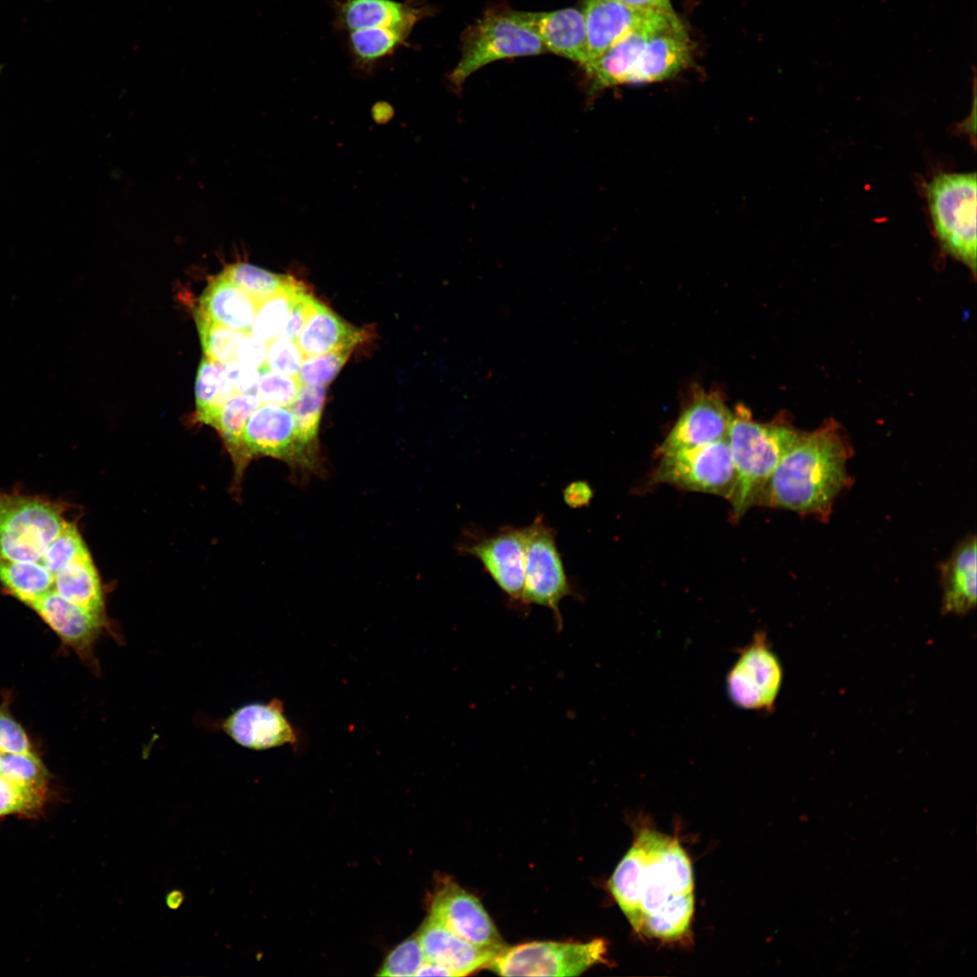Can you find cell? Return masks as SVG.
I'll use <instances>...</instances> for the list:
<instances>
[{
	"instance_id": "16",
	"label": "cell",
	"mask_w": 977,
	"mask_h": 977,
	"mask_svg": "<svg viewBox=\"0 0 977 977\" xmlns=\"http://www.w3.org/2000/svg\"><path fill=\"white\" fill-rule=\"evenodd\" d=\"M733 413L716 393L699 392L679 415L658 450L673 452L727 438Z\"/></svg>"
},
{
	"instance_id": "40",
	"label": "cell",
	"mask_w": 977,
	"mask_h": 977,
	"mask_svg": "<svg viewBox=\"0 0 977 977\" xmlns=\"http://www.w3.org/2000/svg\"><path fill=\"white\" fill-rule=\"evenodd\" d=\"M302 384L298 376L280 375L263 369L261 371L256 394L262 403L289 407L296 399Z\"/></svg>"
},
{
	"instance_id": "44",
	"label": "cell",
	"mask_w": 977,
	"mask_h": 977,
	"mask_svg": "<svg viewBox=\"0 0 977 977\" xmlns=\"http://www.w3.org/2000/svg\"><path fill=\"white\" fill-rule=\"evenodd\" d=\"M236 393L254 394L261 376V370L232 360L220 364Z\"/></svg>"
},
{
	"instance_id": "33",
	"label": "cell",
	"mask_w": 977,
	"mask_h": 977,
	"mask_svg": "<svg viewBox=\"0 0 977 977\" xmlns=\"http://www.w3.org/2000/svg\"><path fill=\"white\" fill-rule=\"evenodd\" d=\"M305 286L297 280L287 289L258 303L251 333L270 343L279 337L297 293Z\"/></svg>"
},
{
	"instance_id": "14",
	"label": "cell",
	"mask_w": 977,
	"mask_h": 977,
	"mask_svg": "<svg viewBox=\"0 0 977 977\" xmlns=\"http://www.w3.org/2000/svg\"><path fill=\"white\" fill-rule=\"evenodd\" d=\"M30 607L94 670L99 669V666L93 647L102 632L107 631L116 641L122 642V637L109 621L65 600L54 590L34 601Z\"/></svg>"
},
{
	"instance_id": "22",
	"label": "cell",
	"mask_w": 977,
	"mask_h": 977,
	"mask_svg": "<svg viewBox=\"0 0 977 977\" xmlns=\"http://www.w3.org/2000/svg\"><path fill=\"white\" fill-rule=\"evenodd\" d=\"M648 14L633 10L620 0H584L586 66L636 27Z\"/></svg>"
},
{
	"instance_id": "38",
	"label": "cell",
	"mask_w": 977,
	"mask_h": 977,
	"mask_svg": "<svg viewBox=\"0 0 977 977\" xmlns=\"http://www.w3.org/2000/svg\"><path fill=\"white\" fill-rule=\"evenodd\" d=\"M47 792L16 784L0 775V817L36 815L45 803Z\"/></svg>"
},
{
	"instance_id": "18",
	"label": "cell",
	"mask_w": 977,
	"mask_h": 977,
	"mask_svg": "<svg viewBox=\"0 0 977 977\" xmlns=\"http://www.w3.org/2000/svg\"><path fill=\"white\" fill-rule=\"evenodd\" d=\"M677 14L649 13L644 19L583 70L591 91L628 84L631 73L649 37Z\"/></svg>"
},
{
	"instance_id": "28",
	"label": "cell",
	"mask_w": 977,
	"mask_h": 977,
	"mask_svg": "<svg viewBox=\"0 0 977 977\" xmlns=\"http://www.w3.org/2000/svg\"><path fill=\"white\" fill-rule=\"evenodd\" d=\"M237 394L220 364L202 359L195 381L197 419L213 426L223 407Z\"/></svg>"
},
{
	"instance_id": "2",
	"label": "cell",
	"mask_w": 977,
	"mask_h": 977,
	"mask_svg": "<svg viewBox=\"0 0 977 977\" xmlns=\"http://www.w3.org/2000/svg\"><path fill=\"white\" fill-rule=\"evenodd\" d=\"M852 448L834 419L802 432L767 481L758 505L825 519L847 487V460Z\"/></svg>"
},
{
	"instance_id": "27",
	"label": "cell",
	"mask_w": 977,
	"mask_h": 977,
	"mask_svg": "<svg viewBox=\"0 0 977 977\" xmlns=\"http://www.w3.org/2000/svg\"><path fill=\"white\" fill-rule=\"evenodd\" d=\"M262 403L256 393L235 394L223 407L215 422V428L223 438L233 462L235 475L241 479L251 460L243 441L246 422L251 413Z\"/></svg>"
},
{
	"instance_id": "3",
	"label": "cell",
	"mask_w": 977,
	"mask_h": 977,
	"mask_svg": "<svg viewBox=\"0 0 977 977\" xmlns=\"http://www.w3.org/2000/svg\"><path fill=\"white\" fill-rule=\"evenodd\" d=\"M801 432L783 420L758 422L746 407H735L727 435L735 470L728 500L735 519L758 505L767 481Z\"/></svg>"
},
{
	"instance_id": "37",
	"label": "cell",
	"mask_w": 977,
	"mask_h": 977,
	"mask_svg": "<svg viewBox=\"0 0 977 977\" xmlns=\"http://www.w3.org/2000/svg\"><path fill=\"white\" fill-rule=\"evenodd\" d=\"M88 551L77 526L67 521L39 562L54 575L63 566Z\"/></svg>"
},
{
	"instance_id": "23",
	"label": "cell",
	"mask_w": 977,
	"mask_h": 977,
	"mask_svg": "<svg viewBox=\"0 0 977 977\" xmlns=\"http://www.w3.org/2000/svg\"><path fill=\"white\" fill-rule=\"evenodd\" d=\"M944 612L964 614L976 605V538L966 536L941 566Z\"/></svg>"
},
{
	"instance_id": "36",
	"label": "cell",
	"mask_w": 977,
	"mask_h": 977,
	"mask_svg": "<svg viewBox=\"0 0 977 977\" xmlns=\"http://www.w3.org/2000/svg\"><path fill=\"white\" fill-rule=\"evenodd\" d=\"M0 775L16 784L47 792L48 773L33 753L3 754Z\"/></svg>"
},
{
	"instance_id": "31",
	"label": "cell",
	"mask_w": 977,
	"mask_h": 977,
	"mask_svg": "<svg viewBox=\"0 0 977 977\" xmlns=\"http://www.w3.org/2000/svg\"><path fill=\"white\" fill-rule=\"evenodd\" d=\"M326 394L327 385L302 384L296 399L289 406L301 443L319 460L318 429Z\"/></svg>"
},
{
	"instance_id": "5",
	"label": "cell",
	"mask_w": 977,
	"mask_h": 977,
	"mask_svg": "<svg viewBox=\"0 0 977 977\" xmlns=\"http://www.w3.org/2000/svg\"><path fill=\"white\" fill-rule=\"evenodd\" d=\"M545 52L541 39L517 11L491 9L464 31L461 56L449 81L460 89L470 75L491 62Z\"/></svg>"
},
{
	"instance_id": "9",
	"label": "cell",
	"mask_w": 977,
	"mask_h": 977,
	"mask_svg": "<svg viewBox=\"0 0 977 977\" xmlns=\"http://www.w3.org/2000/svg\"><path fill=\"white\" fill-rule=\"evenodd\" d=\"M650 483L728 499L735 484V470L727 438L659 455Z\"/></svg>"
},
{
	"instance_id": "6",
	"label": "cell",
	"mask_w": 977,
	"mask_h": 977,
	"mask_svg": "<svg viewBox=\"0 0 977 977\" xmlns=\"http://www.w3.org/2000/svg\"><path fill=\"white\" fill-rule=\"evenodd\" d=\"M63 513L57 501L0 492V558L39 561L67 522Z\"/></svg>"
},
{
	"instance_id": "1",
	"label": "cell",
	"mask_w": 977,
	"mask_h": 977,
	"mask_svg": "<svg viewBox=\"0 0 977 977\" xmlns=\"http://www.w3.org/2000/svg\"><path fill=\"white\" fill-rule=\"evenodd\" d=\"M608 886L638 934L675 941L688 933L694 915V878L689 858L675 838L640 830Z\"/></svg>"
},
{
	"instance_id": "32",
	"label": "cell",
	"mask_w": 977,
	"mask_h": 977,
	"mask_svg": "<svg viewBox=\"0 0 977 977\" xmlns=\"http://www.w3.org/2000/svg\"><path fill=\"white\" fill-rule=\"evenodd\" d=\"M222 272L257 303L287 289L298 280L291 275L271 272L247 262L230 264Z\"/></svg>"
},
{
	"instance_id": "7",
	"label": "cell",
	"mask_w": 977,
	"mask_h": 977,
	"mask_svg": "<svg viewBox=\"0 0 977 977\" xmlns=\"http://www.w3.org/2000/svg\"><path fill=\"white\" fill-rule=\"evenodd\" d=\"M606 942H531L506 946L487 969L502 976H578L604 961Z\"/></svg>"
},
{
	"instance_id": "29",
	"label": "cell",
	"mask_w": 977,
	"mask_h": 977,
	"mask_svg": "<svg viewBox=\"0 0 977 977\" xmlns=\"http://www.w3.org/2000/svg\"><path fill=\"white\" fill-rule=\"evenodd\" d=\"M412 31L402 28H367L348 33V50L356 66L369 70L407 43Z\"/></svg>"
},
{
	"instance_id": "39",
	"label": "cell",
	"mask_w": 977,
	"mask_h": 977,
	"mask_svg": "<svg viewBox=\"0 0 977 977\" xmlns=\"http://www.w3.org/2000/svg\"><path fill=\"white\" fill-rule=\"evenodd\" d=\"M425 961L416 934L403 941L388 953L377 975L415 976Z\"/></svg>"
},
{
	"instance_id": "41",
	"label": "cell",
	"mask_w": 977,
	"mask_h": 977,
	"mask_svg": "<svg viewBox=\"0 0 977 977\" xmlns=\"http://www.w3.org/2000/svg\"><path fill=\"white\" fill-rule=\"evenodd\" d=\"M303 359L295 341L278 337L269 343L266 367L270 371L297 376Z\"/></svg>"
},
{
	"instance_id": "11",
	"label": "cell",
	"mask_w": 977,
	"mask_h": 977,
	"mask_svg": "<svg viewBox=\"0 0 977 977\" xmlns=\"http://www.w3.org/2000/svg\"><path fill=\"white\" fill-rule=\"evenodd\" d=\"M461 555L477 558L507 595L513 607L524 610L525 528L506 526L493 534L468 531L457 546Z\"/></svg>"
},
{
	"instance_id": "48",
	"label": "cell",
	"mask_w": 977,
	"mask_h": 977,
	"mask_svg": "<svg viewBox=\"0 0 977 977\" xmlns=\"http://www.w3.org/2000/svg\"><path fill=\"white\" fill-rule=\"evenodd\" d=\"M415 976H453V974L440 964L425 961L416 972Z\"/></svg>"
},
{
	"instance_id": "8",
	"label": "cell",
	"mask_w": 977,
	"mask_h": 977,
	"mask_svg": "<svg viewBox=\"0 0 977 977\" xmlns=\"http://www.w3.org/2000/svg\"><path fill=\"white\" fill-rule=\"evenodd\" d=\"M525 582L523 603L526 609L531 604L552 611L555 628L563 629V618L559 609L561 601L574 595L568 579L562 556L557 548L556 532L539 515L525 526Z\"/></svg>"
},
{
	"instance_id": "20",
	"label": "cell",
	"mask_w": 977,
	"mask_h": 977,
	"mask_svg": "<svg viewBox=\"0 0 977 977\" xmlns=\"http://www.w3.org/2000/svg\"><path fill=\"white\" fill-rule=\"evenodd\" d=\"M417 937L426 961L443 966L453 976H465L487 968L498 953L467 942L430 915L422 925Z\"/></svg>"
},
{
	"instance_id": "19",
	"label": "cell",
	"mask_w": 977,
	"mask_h": 977,
	"mask_svg": "<svg viewBox=\"0 0 977 977\" xmlns=\"http://www.w3.org/2000/svg\"><path fill=\"white\" fill-rule=\"evenodd\" d=\"M518 12L541 39L546 51L578 63H588L583 12L574 7L549 12Z\"/></svg>"
},
{
	"instance_id": "4",
	"label": "cell",
	"mask_w": 977,
	"mask_h": 977,
	"mask_svg": "<svg viewBox=\"0 0 977 977\" xmlns=\"http://www.w3.org/2000/svg\"><path fill=\"white\" fill-rule=\"evenodd\" d=\"M975 172H941L925 184L927 209L934 236L944 252L976 275Z\"/></svg>"
},
{
	"instance_id": "45",
	"label": "cell",
	"mask_w": 977,
	"mask_h": 977,
	"mask_svg": "<svg viewBox=\"0 0 977 977\" xmlns=\"http://www.w3.org/2000/svg\"><path fill=\"white\" fill-rule=\"evenodd\" d=\"M269 343L247 333L241 340L236 353V360L259 370L267 369Z\"/></svg>"
},
{
	"instance_id": "34",
	"label": "cell",
	"mask_w": 977,
	"mask_h": 977,
	"mask_svg": "<svg viewBox=\"0 0 977 977\" xmlns=\"http://www.w3.org/2000/svg\"><path fill=\"white\" fill-rule=\"evenodd\" d=\"M195 322L205 357L217 364L236 359L238 346L247 333L215 323L197 309Z\"/></svg>"
},
{
	"instance_id": "50",
	"label": "cell",
	"mask_w": 977,
	"mask_h": 977,
	"mask_svg": "<svg viewBox=\"0 0 977 977\" xmlns=\"http://www.w3.org/2000/svg\"><path fill=\"white\" fill-rule=\"evenodd\" d=\"M2 755H3V754L0 752V766H1V762H2Z\"/></svg>"
},
{
	"instance_id": "25",
	"label": "cell",
	"mask_w": 977,
	"mask_h": 977,
	"mask_svg": "<svg viewBox=\"0 0 977 977\" xmlns=\"http://www.w3.org/2000/svg\"><path fill=\"white\" fill-rule=\"evenodd\" d=\"M365 334L363 329L350 325L317 299L296 343L305 358L345 345H358L363 342Z\"/></svg>"
},
{
	"instance_id": "26",
	"label": "cell",
	"mask_w": 977,
	"mask_h": 977,
	"mask_svg": "<svg viewBox=\"0 0 977 977\" xmlns=\"http://www.w3.org/2000/svg\"><path fill=\"white\" fill-rule=\"evenodd\" d=\"M52 590L65 600L109 621L105 613L100 580L89 551L76 557L53 575Z\"/></svg>"
},
{
	"instance_id": "10",
	"label": "cell",
	"mask_w": 977,
	"mask_h": 977,
	"mask_svg": "<svg viewBox=\"0 0 977 977\" xmlns=\"http://www.w3.org/2000/svg\"><path fill=\"white\" fill-rule=\"evenodd\" d=\"M243 441L251 459L267 456L303 474L321 475L324 463L301 443L289 407L261 403L248 419Z\"/></svg>"
},
{
	"instance_id": "17",
	"label": "cell",
	"mask_w": 977,
	"mask_h": 977,
	"mask_svg": "<svg viewBox=\"0 0 977 977\" xmlns=\"http://www.w3.org/2000/svg\"><path fill=\"white\" fill-rule=\"evenodd\" d=\"M691 52L688 33L676 15L649 37L628 84L669 79L688 67L691 62Z\"/></svg>"
},
{
	"instance_id": "21",
	"label": "cell",
	"mask_w": 977,
	"mask_h": 977,
	"mask_svg": "<svg viewBox=\"0 0 977 977\" xmlns=\"http://www.w3.org/2000/svg\"><path fill=\"white\" fill-rule=\"evenodd\" d=\"M432 14L428 6L412 0H345L336 5V24L347 33L367 28H402L413 31Z\"/></svg>"
},
{
	"instance_id": "47",
	"label": "cell",
	"mask_w": 977,
	"mask_h": 977,
	"mask_svg": "<svg viewBox=\"0 0 977 977\" xmlns=\"http://www.w3.org/2000/svg\"><path fill=\"white\" fill-rule=\"evenodd\" d=\"M628 7L643 13H672L669 0H620Z\"/></svg>"
},
{
	"instance_id": "49",
	"label": "cell",
	"mask_w": 977,
	"mask_h": 977,
	"mask_svg": "<svg viewBox=\"0 0 977 977\" xmlns=\"http://www.w3.org/2000/svg\"><path fill=\"white\" fill-rule=\"evenodd\" d=\"M185 896L180 890H173L169 892L166 898L167 906L171 909H177L183 904Z\"/></svg>"
},
{
	"instance_id": "43",
	"label": "cell",
	"mask_w": 977,
	"mask_h": 977,
	"mask_svg": "<svg viewBox=\"0 0 977 977\" xmlns=\"http://www.w3.org/2000/svg\"><path fill=\"white\" fill-rule=\"evenodd\" d=\"M0 752L2 754L32 753L30 742L23 727L5 710L1 709Z\"/></svg>"
},
{
	"instance_id": "46",
	"label": "cell",
	"mask_w": 977,
	"mask_h": 977,
	"mask_svg": "<svg viewBox=\"0 0 977 977\" xmlns=\"http://www.w3.org/2000/svg\"><path fill=\"white\" fill-rule=\"evenodd\" d=\"M593 497L591 486L583 480H576L568 484L563 490L564 503L572 508L586 507Z\"/></svg>"
},
{
	"instance_id": "35",
	"label": "cell",
	"mask_w": 977,
	"mask_h": 977,
	"mask_svg": "<svg viewBox=\"0 0 977 977\" xmlns=\"http://www.w3.org/2000/svg\"><path fill=\"white\" fill-rule=\"evenodd\" d=\"M356 346L345 345L321 355L305 357L298 372V378L302 384H328L337 375Z\"/></svg>"
},
{
	"instance_id": "30",
	"label": "cell",
	"mask_w": 977,
	"mask_h": 977,
	"mask_svg": "<svg viewBox=\"0 0 977 977\" xmlns=\"http://www.w3.org/2000/svg\"><path fill=\"white\" fill-rule=\"evenodd\" d=\"M0 583L9 593L30 606L52 590L53 575L39 561L17 562L0 558Z\"/></svg>"
},
{
	"instance_id": "12",
	"label": "cell",
	"mask_w": 977,
	"mask_h": 977,
	"mask_svg": "<svg viewBox=\"0 0 977 977\" xmlns=\"http://www.w3.org/2000/svg\"><path fill=\"white\" fill-rule=\"evenodd\" d=\"M783 669L767 637L756 633L740 650L726 678V689L732 702L741 708L771 710L780 692Z\"/></svg>"
},
{
	"instance_id": "24",
	"label": "cell",
	"mask_w": 977,
	"mask_h": 977,
	"mask_svg": "<svg viewBox=\"0 0 977 977\" xmlns=\"http://www.w3.org/2000/svg\"><path fill=\"white\" fill-rule=\"evenodd\" d=\"M257 307L255 299L220 272L204 289L197 310L215 323L251 333Z\"/></svg>"
},
{
	"instance_id": "42",
	"label": "cell",
	"mask_w": 977,
	"mask_h": 977,
	"mask_svg": "<svg viewBox=\"0 0 977 977\" xmlns=\"http://www.w3.org/2000/svg\"><path fill=\"white\" fill-rule=\"evenodd\" d=\"M316 301L317 299L306 286L300 289L294 299L279 337L296 342L300 330L314 308Z\"/></svg>"
},
{
	"instance_id": "13",
	"label": "cell",
	"mask_w": 977,
	"mask_h": 977,
	"mask_svg": "<svg viewBox=\"0 0 977 977\" xmlns=\"http://www.w3.org/2000/svg\"><path fill=\"white\" fill-rule=\"evenodd\" d=\"M430 916L474 945L498 952L507 946L480 901L452 881L435 892Z\"/></svg>"
},
{
	"instance_id": "15",
	"label": "cell",
	"mask_w": 977,
	"mask_h": 977,
	"mask_svg": "<svg viewBox=\"0 0 977 977\" xmlns=\"http://www.w3.org/2000/svg\"><path fill=\"white\" fill-rule=\"evenodd\" d=\"M219 726L236 744L251 750L296 746L299 741L297 730L284 714L283 701L276 697L268 703L243 705Z\"/></svg>"
}]
</instances>
